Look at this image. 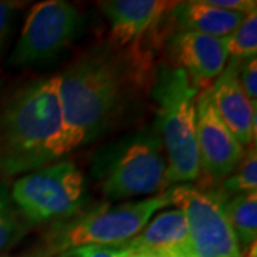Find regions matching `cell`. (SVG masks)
<instances>
[{"mask_svg":"<svg viewBox=\"0 0 257 257\" xmlns=\"http://www.w3.org/2000/svg\"><path fill=\"white\" fill-rule=\"evenodd\" d=\"M150 59L136 45L92 47L59 76L62 107L60 157L92 143L111 128L138 94Z\"/></svg>","mask_w":257,"mask_h":257,"instance_id":"1","label":"cell"},{"mask_svg":"<svg viewBox=\"0 0 257 257\" xmlns=\"http://www.w3.org/2000/svg\"><path fill=\"white\" fill-rule=\"evenodd\" d=\"M59 76L20 84L0 103V177L23 176L62 160Z\"/></svg>","mask_w":257,"mask_h":257,"instance_id":"2","label":"cell"},{"mask_svg":"<svg viewBox=\"0 0 257 257\" xmlns=\"http://www.w3.org/2000/svg\"><path fill=\"white\" fill-rule=\"evenodd\" d=\"M199 92L182 69L166 64L157 70L152 87L157 109L155 127L165 147L169 186L189 184L202 173L196 138Z\"/></svg>","mask_w":257,"mask_h":257,"instance_id":"3","label":"cell"},{"mask_svg":"<svg viewBox=\"0 0 257 257\" xmlns=\"http://www.w3.org/2000/svg\"><path fill=\"white\" fill-rule=\"evenodd\" d=\"M93 175L113 200L165 192L167 159L155 124L100 147L94 155Z\"/></svg>","mask_w":257,"mask_h":257,"instance_id":"4","label":"cell"},{"mask_svg":"<svg viewBox=\"0 0 257 257\" xmlns=\"http://www.w3.org/2000/svg\"><path fill=\"white\" fill-rule=\"evenodd\" d=\"M172 204V187L139 202L104 203L56 221L45 237L53 254L79 246H120L139 234L157 211Z\"/></svg>","mask_w":257,"mask_h":257,"instance_id":"5","label":"cell"},{"mask_svg":"<svg viewBox=\"0 0 257 257\" xmlns=\"http://www.w3.org/2000/svg\"><path fill=\"white\" fill-rule=\"evenodd\" d=\"M86 182L70 160H57L20 176L10 199L30 226L63 220L82 210Z\"/></svg>","mask_w":257,"mask_h":257,"instance_id":"6","label":"cell"},{"mask_svg":"<svg viewBox=\"0 0 257 257\" xmlns=\"http://www.w3.org/2000/svg\"><path fill=\"white\" fill-rule=\"evenodd\" d=\"M83 20L80 10L69 2L37 3L29 12L9 64L29 67L53 60L80 35Z\"/></svg>","mask_w":257,"mask_h":257,"instance_id":"7","label":"cell"},{"mask_svg":"<svg viewBox=\"0 0 257 257\" xmlns=\"http://www.w3.org/2000/svg\"><path fill=\"white\" fill-rule=\"evenodd\" d=\"M172 204L186 217L193 257H243L226 216L224 199L216 187L172 186Z\"/></svg>","mask_w":257,"mask_h":257,"instance_id":"8","label":"cell"},{"mask_svg":"<svg viewBox=\"0 0 257 257\" xmlns=\"http://www.w3.org/2000/svg\"><path fill=\"white\" fill-rule=\"evenodd\" d=\"M196 138L200 169L210 180L226 179L246 150L214 110L209 87L200 90L196 99Z\"/></svg>","mask_w":257,"mask_h":257,"instance_id":"9","label":"cell"},{"mask_svg":"<svg viewBox=\"0 0 257 257\" xmlns=\"http://www.w3.org/2000/svg\"><path fill=\"white\" fill-rule=\"evenodd\" d=\"M166 52L172 63L182 69L199 89H207L229 62L221 37L194 32H175L166 37Z\"/></svg>","mask_w":257,"mask_h":257,"instance_id":"10","label":"cell"},{"mask_svg":"<svg viewBox=\"0 0 257 257\" xmlns=\"http://www.w3.org/2000/svg\"><path fill=\"white\" fill-rule=\"evenodd\" d=\"M239 62L229 60L216 80L209 87L214 110L231 135L243 147L256 143L257 133L253 128V114L257 101H250L239 82Z\"/></svg>","mask_w":257,"mask_h":257,"instance_id":"11","label":"cell"},{"mask_svg":"<svg viewBox=\"0 0 257 257\" xmlns=\"http://www.w3.org/2000/svg\"><path fill=\"white\" fill-rule=\"evenodd\" d=\"M109 22V40L113 47L136 45L160 19L175 6L163 0H104L97 3Z\"/></svg>","mask_w":257,"mask_h":257,"instance_id":"12","label":"cell"},{"mask_svg":"<svg viewBox=\"0 0 257 257\" xmlns=\"http://www.w3.org/2000/svg\"><path fill=\"white\" fill-rule=\"evenodd\" d=\"M123 244L132 257L192 256L186 217L177 207L157 213L139 234Z\"/></svg>","mask_w":257,"mask_h":257,"instance_id":"13","label":"cell"},{"mask_svg":"<svg viewBox=\"0 0 257 257\" xmlns=\"http://www.w3.org/2000/svg\"><path fill=\"white\" fill-rule=\"evenodd\" d=\"M247 15L213 8L204 0L175 2L166 18L175 25L176 32H194L213 37H226L239 26Z\"/></svg>","mask_w":257,"mask_h":257,"instance_id":"14","label":"cell"},{"mask_svg":"<svg viewBox=\"0 0 257 257\" xmlns=\"http://www.w3.org/2000/svg\"><path fill=\"white\" fill-rule=\"evenodd\" d=\"M224 210L244 254L257 239V192L243 193L224 200Z\"/></svg>","mask_w":257,"mask_h":257,"instance_id":"15","label":"cell"},{"mask_svg":"<svg viewBox=\"0 0 257 257\" xmlns=\"http://www.w3.org/2000/svg\"><path fill=\"white\" fill-rule=\"evenodd\" d=\"M216 190L220 193L224 200L243 193L257 192L256 143H251L246 147L243 159L240 160L237 167L226 179L221 180L220 186L216 187Z\"/></svg>","mask_w":257,"mask_h":257,"instance_id":"16","label":"cell"},{"mask_svg":"<svg viewBox=\"0 0 257 257\" xmlns=\"http://www.w3.org/2000/svg\"><path fill=\"white\" fill-rule=\"evenodd\" d=\"M30 229L32 226L16 209L8 190L0 187V253L13 247Z\"/></svg>","mask_w":257,"mask_h":257,"instance_id":"17","label":"cell"},{"mask_svg":"<svg viewBox=\"0 0 257 257\" xmlns=\"http://www.w3.org/2000/svg\"><path fill=\"white\" fill-rule=\"evenodd\" d=\"M229 60H246L257 55V10L248 13L230 35L221 37Z\"/></svg>","mask_w":257,"mask_h":257,"instance_id":"18","label":"cell"},{"mask_svg":"<svg viewBox=\"0 0 257 257\" xmlns=\"http://www.w3.org/2000/svg\"><path fill=\"white\" fill-rule=\"evenodd\" d=\"M56 257H132L124 244L120 246H79L59 253Z\"/></svg>","mask_w":257,"mask_h":257,"instance_id":"19","label":"cell"},{"mask_svg":"<svg viewBox=\"0 0 257 257\" xmlns=\"http://www.w3.org/2000/svg\"><path fill=\"white\" fill-rule=\"evenodd\" d=\"M239 82L250 101H257V59L250 57L239 62Z\"/></svg>","mask_w":257,"mask_h":257,"instance_id":"20","label":"cell"},{"mask_svg":"<svg viewBox=\"0 0 257 257\" xmlns=\"http://www.w3.org/2000/svg\"><path fill=\"white\" fill-rule=\"evenodd\" d=\"M20 6L22 3L18 2H0V52L6 43L16 12L20 9Z\"/></svg>","mask_w":257,"mask_h":257,"instance_id":"21","label":"cell"},{"mask_svg":"<svg viewBox=\"0 0 257 257\" xmlns=\"http://www.w3.org/2000/svg\"><path fill=\"white\" fill-rule=\"evenodd\" d=\"M213 8H219L229 12H237L243 15H248L257 10V2L254 0H204Z\"/></svg>","mask_w":257,"mask_h":257,"instance_id":"22","label":"cell"},{"mask_svg":"<svg viewBox=\"0 0 257 257\" xmlns=\"http://www.w3.org/2000/svg\"><path fill=\"white\" fill-rule=\"evenodd\" d=\"M0 257H53V254L47 250L45 244H42V246H39L36 248H32V250H28V251H25L22 254H16V256H8V254H5V256Z\"/></svg>","mask_w":257,"mask_h":257,"instance_id":"23","label":"cell"},{"mask_svg":"<svg viewBox=\"0 0 257 257\" xmlns=\"http://www.w3.org/2000/svg\"><path fill=\"white\" fill-rule=\"evenodd\" d=\"M257 248H256V243L254 244H251L250 247L246 250V253L243 254V257H257Z\"/></svg>","mask_w":257,"mask_h":257,"instance_id":"24","label":"cell"},{"mask_svg":"<svg viewBox=\"0 0 257 257\" xmlns=\"http://www.w3.org/2000/svg\"><path fill=\"white\" fill-rule=\"evenodd\" d=\"M186 257H192V256H186Z\"/></svg>","mask_w":257,"mask_h":257,"instance_id":"25","label":"cell"},{"mask_svg":"<svg viewBox=\"0 0 257 257\" xmlns=\"http://www.w3.org/2000/svg\"><path fill=\"white\" fill-rule=\"evenodd\" d=\"M0 187H2V186H0Z\"/></svg>","mask_w":257,"mask_h":257,"instance_id":"26","label":"cell"}]
</instances>
